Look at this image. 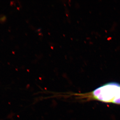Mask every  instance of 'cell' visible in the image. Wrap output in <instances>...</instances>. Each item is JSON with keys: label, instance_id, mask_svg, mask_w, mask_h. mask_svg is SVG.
Returning a JSON list of instances; mask_svg holds the SVG:
<instances>
[{"label": "cell", "instance_id": "obj_1", "mask_svg": "<svg viewBox=\"0 0 120 120\" xmlns=\"http://www.w3.org/2000/svg\"><path fill=\"white\" fill-rule=\"evenodd\" d=\"M81 96L87 101H98L120 105V83H108Z\"/></svg>", "mask_w": 120, "mask_h": 120}, {"label": "cell", "instance_id": "obj_2", "mask_svg": "<svg viewBox=\"0 0 120 120\" xmlns=\"http://www.w3.org/2000/svg\"><path fill=\"white\" fill-rule=\"evenodd\" d=\"M6 19V17L5 16H1L0 17V22H4L5 21V19Z\"/></svg>", "mask_w": 120, "mask_h": 120}]
</instances>
